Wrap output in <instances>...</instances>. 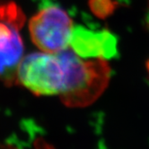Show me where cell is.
<instances>
[{
  "mask_svg": "<svg viewBox=\"0 0 149 149\" xmlns=\"http://www.w3.org/2000/svg\"><path fill=\"white\" fill-rule=\"evenodd\" d=\"M73 29L71 18L58 6H49L40 9L29 23L33 43L48 53H58L68 48Z\"/></svg>",
  "mask_w": 149,
  "mask_h": 149,
  "instance_id": "obj_4",
  "label": "cell"
},
{
  "mask_svg": "<svg viewBox=\"0 0 149 149\" xmlns=\"http://www.w3.org/2000/svg\"><path fill=\"white\" fill-rule=\"evenodd\" d=\"M71 49L84 58L110 59L116 56L117 39L107 30L90 31L83 26L73 29L70 39Z\"/></svg>",
  "mask_w": 149,
  "mask_h": 149,
  "instance_id": "obj_5",
  "label": "cell"
},
{
  "mask_svg": "<svg viewBox=\"0 0 149 149\" xmlns=\"http://www.w3.org/2000/svg\"><path fill=\"white\" fill-rule=\"evenodd\" d=\"M64 82L65 70L58 53H31L19 65L17 83L36 95H60Z\"/></svg>",
  "mask_w": 149,
  "mask_h": 149,
  "instance_id": "obj_3",
  "label": "cell"
},
{
  "mask_svg": "<svg viewBox=\"0 0 149 149\" xmlns=\"http://www.w3.org/2000/svg\"><path fill=\"white\" fill-rule=\"evenodd\" d=\"M25 15L15 3L0 4V80L8 86L17 82V71L24 54L20 31Z\"/></svg>",
  "mask_w": 149,
  "mask_h": 149,
  "instance_id": "obj_2",
  "label": "cell"
},
{
  "mask_svg": "<svg viewBox=\"0 0 149 149\" xmlns=\"http://www.w3.org/2000/svg\"><path fill=\"white\" fill-rule=\"evenodd\" d=\"M58 55L65 70L62 102L69 107H84L93 102L109 84L111 68L107 61L83 60L69 47Z\"/></svg>",
  "mask_w": 149,
  "mask_h": 149,
  "instance_id": "obj_1",
  "label": "cell"
},
{
  "mask_svg": "<svg viewBox=\"0 0 149 149\" xmlns=\"http://www.w3.org/2000/svg\"><path fill=\"white\" fill-rule=\"evenodd\" d=\"M146 25L149 30V4H148V11H147V16H146ZM147 70L149 73V61L147 62Z\"/></svg>",
  "mask_w": 149,
  "mask_h": 149,
  "instance_id": "obj_7",
  "label": "cell"
},
{
  "mask_svg": "<svg viewBox=\"0 0 149 149\" xmlns=\"http://www.w3.org/2000/svg\"><path fill=\"white\" fill-rule=\"evenodd\" d=\"M89 6L97 17L106 18L116 9V3L113 0H89Z\"/></svg>",
  "mask_w": 149,
  "mask_h": 149,
  "instance_id": "obj_6",
  "label": "cell"
}]
</instances>
